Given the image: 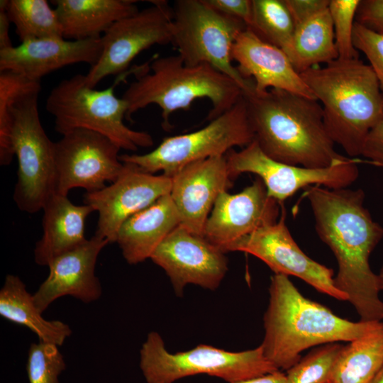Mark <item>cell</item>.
I'll use <instances>...</instances> for the list:
<instances>
[{
	"instance_id": "6da1fadb",
	"label": "cell",
	"mask_w": 383,
	"mask_h": 383,
	"mask_svg": "<svg viewBox=\"0 0 383 383\" xmlns=\"http://www.w3.org/2000/svg\"><path fill=\"white\" fill-rule=\"evenodd\" d=\"M305 193L316 233L337 260L335 287L347 295L361 321H381L379 277L370 268L369 259L383 238V228L364 206V191L311 186Z\"/></svg>"
},
{
	"instance_id": "7a4b0ae2",
	"label": "cell",
	"mask_w": 383,
	"mask_h": 383,
	"mask_svg": "<svg viewBox=\"0 0 383 383\" xmlns=\"http://www.w3.org/2000/svg\"><path fill=\"white\" fill-rule=\"evenodd\" d=\"M243 95L255 140L271 158L323 168L344 157L334 149L318 100L277 89Z\"/></svg>"
},
{
	"instance_id": "3957f363",
	"label": "cell",
	"mask_w": 383,
	"mask_h": 383,
	"mask_svg": "<svg viewBox=\"0 0 383 383\" xmlns=\"http://www.w3.org/2000/svg\"><path fill=\"white\" fill-rule=\"evenodd\" d=\"M40 89V81L0 72V135L11 133L18 165L13 200L29 213L43 209L56 186L54 142L45 132L38 111Z\"/></svg>"
},
{
	"instance_id": "277c9868",
	"label": "cell",
	"mask_w": 383,
	"mask_h": 383,
	"mask_svg": "<svg viewBox=\"0 0 383 383\" xmlns=\"http://www.w3.org/2000/svg\"><path fill=\"white\" fill-rule=\"evenodd\" d=\"M269 294L260 345L265 357L279 370H287L298 362L304 350L353 341L382 323L353 322L334 314L325 306L305 297L284 274L271 277Z\"/></svg>"
},
{
	"instance_id": "5b68a950",
	"label": "cell",
	"mask_w": 383,
	"mask_h": 383,
	"mask_svg": "<svg viewBox=\"0 0 383 383\" xmlns=\"http://www.w3.org/2000/svg\"><path fill=\"white\" fill-rule=\"evenodd\" d=\"M300 75L321 104L333 141L351 158L361 155L370 132L383 123V92L371 66L338 58Z\"/></svg>"
},
{
	"instance_id": "8992f818",
	"label": "cell",
	"mask_w": 383,
	"mask_h": 383,
	"mask_svg": "<svg viewBox=\"0 0 383 383\" xmlns=\"http://www.w3.org/2000/svg\"><path fill=\"white\" fill-rule=\"evenodd\" d=\"M150 73L140 74L123 94L128 110L126 118L149 105L161 109L163 129L171 128L170 118L179 110H189L196 99L210 100V121L232 108L243 90L231 78L208 64L189 66L177 55L155 58Z\"/></svg>"
},
{
	"instance_id": "52a82bcc",
	"label": "cell",
	"mask_w": 383,
	"mask_h": 383,
	"mask_svg": "<svg viewBox=\"0 0 383 383\" xmlns=\"http://www.w3.org/2000/svg\"><path fill=\"white\" fill-rule=\"evenodd\" d=\"M46 110L55 119V129L62 135L75 129L100 133L121 150L136 151L154 143L145 131L128 128L123 122L128 106L118 98L113 87L96 90L86 84L85 75L77 74L62 80L50 91Z\"/></svg>"
},
{
	"instance_id": "ba28073f",
	"label": "cell",
	"mask_w": 383,
	"mask_h": 383,
	"mask_svg": "<svg viewBox=\"0 0 383 383\" xmlns=\"http://www.w3.org/2000/svg\"><path fill=\"white\" fill-rule=\"evenodd\" d=\"M139 365L147 383H174L197 374L231 383L279 370L265 357L260 345L254 349L232 352L201 344L172 353L155 331L148 334L141 346Z\"/></svg>"
},
{
	"instance_id": "9c48e42d",
	"label": "cell",
	"mask_w": 383,
	"mask_h": 383,
	"mask_svg": "<svg viewBox=\"0 0 383 383\" xmlns=\"http://www.w3.org/2000/svg\"><path fill=\"white\" fill-rule=\"evenodd\" d=\"M172 42L184 63L208 64L234 80L248 93L253 80L242 77L232 64L231 50L246 24L213 9L204 0H177L172 8Z\"/></svg>"
},
{
	"instance_id": "30bf717a",
	"label": "cell",
	"mask_w": 383,
	"mask_h": 383,
	"mask_svg": "<svg viewBox=\"0 0 383 383\" xmlns=\"http://www.w3.org/2000/svg\"><path fill=\"white\" fill-rule=\"evenodd\" d=\"M255 140L243 95L229 110L196 131L165 138L159 145L143 155H119L121 162L135 165L140 170L172 177L182 167L211 157L226 155L234 147H245Z\"/></svg>"
},
{
	"instance_id": "8fae6325",
	"label": "cell",
	"mask_w": 383,
	"mask_h": 383,
	"mask_svg": "<svg viewBox=\"0 0 383 383\" xmlns=\"http://www.w3.org/2000/svg\"><path fill=\"white\" fill-rule=\"evenodd\" d=\"M232 179L243 173H252L265 184L269 196L282 203L299 189L311 186L328 189L347 188L358 177L354 158L343 157L323 168H309L278 162L267 155L254 140L239 151L226 154Z\"/></svg>"
},
{
	"instance_id": "7c38bea8",
	"label": "cell",
	"mask_w": 383,
	"mask_h": 383,
	"mask_svg": "<svg viewBox=\"0 0 383 383\" xmlns=\"http://www.w3.org/2000/svg\"><path fill=\"white\" fill-rule=\"evenodd\" d=\"M150 2L151 6L116 21L101 36L100 57L85 75L88 87L94 88L109 75L123 73L150 47L171 43L172 8L166 1Z\"/></svg>"
},
{
	"instance_id": "4fadbf2b",
	"label": "cell",
	"mask_w": 383,
	"mask_h": 383,
	"mask_svg": "<svg viewBox=\"0 0 383 383\" xmlns=\"http://www.w3.org/2000/svg\"><path fill=\"white\" fill-rule=\"evenodd\" d=\"M120 148L106 136L87 129H75L54 142L55 193L67 196L73 188L87 192L100 190L113 182L123 164Z\"/></svg>"
},
{
	"instance_id": "5bb4252c",
	"label": "cell",
	"mask_w": 383,
	"mask_h": 383,
	"mask_svg": "<svg viewBox=\"0 0 383 383\" xmlns=\"http://www.w3.org/2000/svg\"><path fill=\"white\" fill-rule=\"evenodd\" d=\"M252 255L263 261L274 274L295 276L317 291L340 301L346 294L334 284L333 271L306 255L292 238L285 223L284 212L279 220L240 238L226 250Z\"/></svg>"
},
{
	"instance_id": "9a60e30c",
	"label": "cell",
	"mask_w": 383,
	"mask_h": 383,
	"mask_svg": "<svg viewBox=\"0 0 383 383\" xmlns=\"http://www.w3.org/2000/svg\"><path fill=\"white\" fill-rule=\"evenodd\" d=\"M225 254L205 237L180 224L161 242L150 259L165 272L176 295L181 296L188 284L216 290L228 270Z\"/></svg>"
},
{
	"instance_id": "2e32d148",
	"label": "cell",
	"mask_w": 383,
	"mask_h": 383,
	"mask_svg": "<svg viewBox=\"0 0 383 383\" xmlns=\"http://www.w3.org/2000/svg\"><path fill=\"white\" fill-rule=\"evenodd\" d=\"M123 169L111 185L84 195V204L98 212L95 235L116 243L121 225L131 216L170 194L172 177L146 173L135 165L123 162Z\"/></svg>"
},
{
	"instance_id": "e0dca14e",
	"label": "cell",
	"mask_w": 383,
	"mask_h": 383,
	"mask_svg": "<svg viewBox=\"0 0 383 383\" xmlns=\"http://www.w3.org/2000/svg\"><path fill=\"white\" fill-rule=\"evenodd\" d=\"M259 177L240 192H221L205 224L204 237L226 253L233 243L279 219V204Z\"/></svg>"
},
{
	"instance_id": "ac0fdd59",
	"label": "cell",
	"mask_w": 383,
	"mask_h": 383,
	"mask_svg": "<svg viewBox=\"0 0 383 383\" xmlns=\"http://www.w3.org/2000/svg\"><path fill=\"white\" fill-rule=\"evenodd\" d=\"M172 180L170 194L179 212L181 225L204 236L215 201L231 185L226 155L188 164L179 169Z\"/></svg>"
},
{
	"instance_id": "d6986e66",
	"label": "cell",
	"mask_w": 383,
	"mask_h": 383,
	"mask_svg": "<svg viewBox=\"0 0 383 383\" xmlns=\"http://www.w3.org/2000/svg\"><path fill=\"white\" fill-rule=\"evenodd\" d=\"M94 235L81 246L55 258L48 266L49 274L33 294L35 306L43 313L58 298L71 296L84 303L98 300L102 292L95 274L97 257L109 244Z\"/></svg>"
},
{
	"instance_id": "ffe728a7",
	"label": "cell",
	"mask_w": 383,
	"mask_h": 383,
	"mask_svg": "<svg viewBox=\"0 0 383 383\" xmlns=\"http://www.w3.org/2000/svg\"><path fill=\"white\" fill-rule=\"evenodd\" d=\"M231 58L242 77L253 80L256 93L277 89L316 99L287 54L248 28L235 40Z\"/></svg>"
},
{
	"instance_id": "44dd1931",
	"label": "cell",
	"mask_w": 383,
	"mask_h": 383,
	"mask_svg": "<svg viewBox=\"0 0 383 383\" xmlns=\"http://www.w3.org/2000/svg\"><path fill=\"white\" fill-rule=\"evenodd\" d=\"M71 40L64 38L30 40L0 50V72L11 71L31 80L76 63L94 65L102 48L101 39Z\"/></svg>"
},
{
	"instance_id": "7402d4cb",
	"label": "cell",
	"mask_w": 383,
	"mask_h": 383,
	"mask_svg": "<svg viewBox=\"0 0 383 383\" xmlns=\"http://www.w3.org/2000/svg\"><path fill=\"white\" fill-rule=\"evenodd\" d=\"M42 210L43 235L35 244L34 259L38 265L48 266L55 258L87 240L85 221L94 211L89 205H75L67 196L56 193L46 201Z\"/></svg>"
},
{
	"instance_id": "603a6c76",
	"label": "cell",
	"mask_w": 383,
	"mask_h": 383,
	"mask_svg": "<svg viewBox=\"0 0 383 383\" xmlns=\"http://www.w3.org/2000/svg\"><path fill=\"white\" fill-rule=\"evenodd\" d=\"M181 219L170 194L129 217L120 227L116 243L126 261L136 265L150 259Z\"/></svg>"
},
{
	"instance_id": "cb8c5ba5",
	"label": "cell",
	"mask_w": 383,
	"mask_h": 383,
	"mask_svg": "<svg viewBox=\"0 0 383 383\" xmlns=\"http://www.w3.org/2000/svg\"><path fill=\"white\" fill-rule=\"evenodd\" d=\"M64 39L82 40L101 38L116 21L139 10L133 0L52 1Z\"/></svg>"
},
{
	"instance_id": "d4e9b609",
	"label": "cell",
	"mask_w": 383,
	"mask_h": 383,
	"mask_svg": "<svg viewBox=\"0 0 383 383\" xmlns=\"http://www.w3.org/2000/svg\"><path fill=\"white\" fill-rule=\"evenodd\" d=\"M35 304L23 282L8 274L0 290V315L2 318L32 331L39 341L62 345L72 334L70 327L60 321H48Z\"/></svg>"
},
{
	"instance_id": "484cf974",
	"label": "cell",
	"mask_w": 383,
	"mask_h": 383,
	"mask_svg": "<svg viewBox=\"0 0 383 383\" xmlns=\"http://www.w3.org/2000/svg\"><path fill=\"white\" fill-rule=\"evenodd\" d=\"M289 58L299 74L338 58L328 8L295 26Z\"/></svg>"
},
{
	"instance_id": "4316f807",
	"label": "cell",
	"mask_w": 383,
	"mask_h": 383,
	"mask_svg": "<svg viewBox=\"0 0 383 383\" xmlns=\"http://www.w3.org/2000/svg\"><path fill=\"white\" fill-rule=\"evenodd\" d=\"M383 367V323L343 345L328 383H369Z\"/></svg>"
},
{
	"instance_id": "83f0119b",
	"label": "cell",
	"mask_w": 383,
	"mask_h": 383,
	"mask_svg": "<svg viewBox=\"0 0 383 383\" xmlns=\"http://www.w3.org/2000/svg\"><path fill=\"white\" fill-rule=\"evenodd\" d=\"M6 11L21 43L64 38L56 11L45 0H6Z\"/></svg>"
},
{
	"instance_id": "f1b7e54d",
	"label": "cell",
	"mask_w": 383,
	"mask_h": 383,
	"mask_svg": "<svg viewBox=\"0 0 383 383\" xmlns=\"http://www.w3.org/2000/svg\"><path fill=\"white\" fill-rule=\"evenodd\" d=\"M252 17L248 27L265 41L289 57L295 26L283 0H252Z\"/></svg>"
},
{
	"instance_id": "f546056e",
	"label": "cell",
	"mask_w": 383,
	"mask_h": 383,
	"mask_svg": "<svg viewBox=\"0 0 383 383\" xmlns=\"http://www.w3.org/2000/svg\"><path fill=\"white\" fill-rule=\"evenodd\" d=\"M343 345H318L287 370V383H328Z\"/></svg>"
},
{
	"instance_id": "4dcf8cb0",
	"label": "cell",
	"mask_w": 383,
	"mask_h": 383,
	"mask_svg": "<svg viewBox=\"0 0 383 383\" xmlns=\"http://www.w3.org/2000/svg\"><path fill=\"white\" fill-rule=\"evenodd\" d=\"M66 363L59 346L39 341L30 345L26 363L29 383H60Z\"/></svg>"
},
{
	"instance_id": "1f68e13d",
	"label": "cell",
	"mask_w": 383,
	"mask_h": 383,
	"mask_svg": "<svg viewBox=\"0 0 383 383\" xmlns=\"http://www.w3.org/2000/svg\"><path fill=\"white\" fill-rule=\"evenodd\" d=\"M360 0H330L328 10L331 17L338 58L357 59L358 50L353 41L356 12Z\"/></svg>"
},
{
	"instance_id": "d6a6232c",
	"label": "cell",
	"mask_w": 383,
	"mask_h": 383,
	"mask_svg": "<svg viewBox=\"0 0 383 383\" xmlns=\"http://www.w3.org/2000/svg\"><path fill=\"white\" fill-rule=\"evenodd\" d=\"M353 41L370 62L383 92V35L370 30L355 21Z\"/></svg>"
},
{
	"instance_id": "836d02e7",
	"label": "cell",
	"mask_w": 383,
	"mask_h": 383,
	"mask_svg": "<svg viewBox=\"0 0 383 383\" xmlns=\"http://www.w3.org/2000/svg\"><path fill=\"white\" fill-rule=\"evenodd\" d=\"M355 21L370 30L383 35V0L360 1Z\"/></svg>"
},
{
	"instance_id": "e575fe53",
	"label": "cell",
	"mask_w": 383,
	"mask_h": 383,
	"mask_svg": "<svg viewBox=\"0 0 383 383\" xmlns=\"http://www.w3.org/2000/svg\"><path fill=\"white\" fill-rule=\"evenodd\" d=\"M213 9L243 21L248 28L252 17V0H204Z\"/></svg>"
},
{
	"instance_id": "d590c367",
	"label": "cell",
	"mask_w": 383,
	"mask_h": 383,
	"mask_svg": "<svg viewBox=\"0 0 383 383\" xmlns=\"http://www.w3.org/2000/svg\"><path fill=\"white\" fill-rule=\"evenodd\" d=\"M294 26L311 18L329 6L330 0H283Z\"/></svg>"
},
{
	"instance_id": "8d00e7d4",
	"label": "cell",
	"mask_w": 383,
	"mask_h": 383,
	"mask_svg": "<svg viewBox=\"0 0 383 383\" xmlns=\"http://www.w3.org/2000/svg\"><path fill=\"white\" fill-rule=\"evenodd\" d=\"M361 155L374 165L383 167V123L370 132L364 143Z\"/></svg>"
},
{
	"instance_id": "74e56055",
	"label": "cell",
	"mask_w": 383,
	"mask_h": 383,
	"mask_svg": "<svg viewBox=\"0 0 383 383\" xmlns=\"http://www.w3.org/2000/svg\"><path fill=\"white\" fill-rule=\"evenodd\" d=\"M6 0L0 1V50L12 47L9 36L11 21L6 11Z\"/></svg>"
},
{
	"instance_id": "f35d334b",
	"label": "cell",
	"mask_w": 383,
	"mask_h": 383,
	"mask_svg": "<svg viewBox=\"0 0 383 383\" xmlns=\"http://www.w3.org/2000/svg\"><path fill=\"white\" fill-rule=\"evenodd\" d=\"M231 383H287L286 374L280 370Z\"/></svg>"
},
{
	"instance_id": "ab89813d",
	"label": "cell",
	"mask_w": 383,
	"mask_h": 383,
	"mask_svg": "<svg viewBox=\"0 0 383 383\" xmlns=\"http://www.w3.org/2000/svg\"><path fill=\"white\" fill-rule=\"evenodd\" d=\"M369 383H383V367L372 379Z\"/></svg>"
},
{
	"instance_id": "60d3db41",
	"label": "cell",
	"mask_w": 383,
	"mask_h": 383,
	"mask_svg": "<svg viewBox=\"0 0 383 383\" xmlns=\"http://www.w3.org/2000/svg\"><path fill=\"white\" fill-rule=\"evenodd\" d=\"M378 275L380 289L383 290V264Z\"/></svg>"
}]
</instances>
